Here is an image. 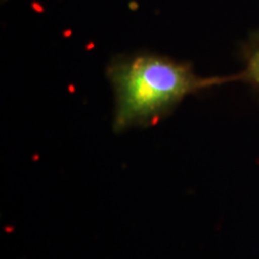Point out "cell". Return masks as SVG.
Returning <instances> with one entry per match:
<instances>
[{"instance_id": "1", "label": "cell", "mask_w": 259, "mask_h": 259, "mask_svg": "<svg viewBox=\"0 0 259 259\" xmlns=\"http://www.w3.org/2000/svg\"><path fill=\"white\" fill-rule=\"evenodd\" d=\"M107 77L114 95L113 128L119 132L157 124L190 95L234 80L199 76L186 61L153 52L113 58Z\"/></svg>"}, {"instance_id": "2", "label": "cell", "mask_w": 259, "mask_h": 259, "mask_svg": "<svg viewBox=\"0 0 259 259\" xmlns=\"http://www.w3.org/2000/svg\"><path fill=\"white\" fill-rule=\"evenodd\" d=\"M245 66L234 76V80H241L259 90V31L254 32L244 48Z\"/></svg>"}]
</instances>
